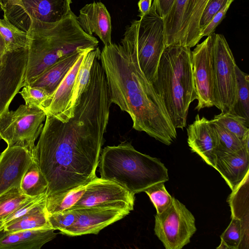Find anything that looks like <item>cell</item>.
Listing matches in <instances>:
<instances>
[{"label":"cell","instance_id":"cb8c5ba5","mask_svg":"<svg viewBox=\"0 0 249 249\" xmlns=\"http://www.w3.org/2000/svg\"><path fill=\"white\" fill-rule=\"evenodd\" d=\"M249 219L231 217L229 226L220 236V244L217 249H249Z\"/></svg>","mask_w":249,"mask_h":249},{"label":"cell","instance_id":"484cf974","mask_svg":"<svg viewBox=\"0 0 249 249\" xmlns=\"http://www.w3.org/2000/svg\"><path fill=\"white\" fill-rule=\"evenodd\" d=\"M48 181L37 163L33 160L23 175L20 184L22 192L30 197L46 193Z\"/></svg>","mask_w":249,"mask_h":249},{"label":"cell","instance_id":"6da1fadb","mask_svg":"<svg viewBox=\"0 0 249 249\" xmlns=\"http://www.w3.org/2000/svg\"><path fill=\"white\" fill-rule=\"evenodd\" d=\"M106 74L92 66L73 116L47 115L32 155L45 176L47 196L87 184L96 177L111 105Z\"/></svg>","mask_w":249,"mask_h":249},{"label":"cell","instance_id":"44dd1931","mask_svg":"<svg viewBox=\"0 0 249 249\" xmlns=\"http://www.w3.org/2000/svg\"><path fill=\"white\" fill-rule=\"evenodd\" d=\"M214 168L233 190L249 172V152L243 148L233 153L217 156Z\"/></svg>","mask_w":249,"mask_h":249},{"label":"cell","instance_id":"30bf717a","mask_svg":"<svg viewBox=\"0 0 249 249\" xmlns=\"http://www.w3.org/2000/svg\"><path fill=\"white\" fill-rule=\"evenodd\" d=\"M71 0H20L0 8L12 24L26 32L33 20L47 23L61 21L71 11Z\"/></svg>","mask_w":249,"mask_h":249},{"label":"cell","instance_id":"3957f363","mask_svg":"<svg viewBox=\"0 0 249 249\" xmlns=\"http://www.w3.org/2000/svg\"><path fill=\"white\" fill-rule=\"evenodd\" d=\"M71 11L56 23L31 21L27 31V63L24 86L62 57L79 49H95L99 41L80 27Z\"/></svg>","mask_w":249,"mask_h":249},{"label":"cell","instance_id":"4316f807","mask_svg":"<svg viewBox=\"0 0 249 249\" xmlns=\"http://www.w3.org/2000/svg\"><path fill=\"white\" fill-rule=\"evenodd\" d=\"M209 0H192L188 15L186 46L192 48L202 38L199 23L201 16Z\"/></svg>","mask_w":249,"mask_h":249},{"label":"cell","instance_id":"52a82bcc","mask_svg":"<svg viewBox=\"0 0 249 249\" xmlns=\"http://www.w3.org/2000/svg\"><path fill=\"white\" fill-rule=\"evenodd\" d=\"M46 117L40 108L25 104L15 110H8L0 116V138L8 146L26 149L32 157L35 142L41 132Z\"/></svg>","mask_w":249,"mask_h":249},{"label":"cell","instance_id":"f35d334b","mask_svg":"<svg viewBox=\"0 0 249 249\" xmlns=\"http://www.w3.org/2000/svg\"><path fill=\"white\" fill-rule=\"evenodd\" d=\"M228 0H209L201 16L199 27L201 33L214 15L225 5ZM202 36V35H201Z\"/></svg>","mask_w":249,"mask_h":249},{"label":"cell","instance_id":"f6af8a7d","mask_svg":"<svg viewBox=\"0 0 249 249\" xmlns=\"http://www.w3.org/2000/svg\"><path fill=\"white\" fill-rule=\"evenodd\" d=\"M4 224L3 221H0V231L4 230Z\"/></svg>","mask_w":249,"mask_h":249},{"label":"cell","instance_id":"4fadbf2b","mask_svg":"<svg viewBox=\"0 0 249 249\" xmlns=\"http://www.w3.org/2000/svg\"><path fill=\"white\" fill-rule=\"evenodd\" d=\"M27 56V47L7 52L0 64V116L24 86Z\"/></svg>","mask_w":249,"mask_h":249},{"label":"cell","instance_id":"9c48e42d","mask_svg":"<svg viewBox=\"0 0 249 249\" xmlns=\"http://www.w3.org/2000/svg\"><path fill=\"white\" fill-rule=\"evenodd\" d=\"M214 77L215 107L221 112H231L235 103L236 64L224 36L213 34Z\"/></svg>","mask_w":249,"mask_h":249},{"label":"cell","instance_id":"ffe728a7","mask_svg":"<svg viewBox=\"0 0 249 249\" xmlns=\"http://www.w3.org/2000/svg\"><path fill=\"white\" fill-rule=\"evenodd\" d=\"M53 229H36L15 232L0 231V249H39L53 239Z\"/></svg>","mask_w":249,"mask_h":249},{"label":"cell","instance_id":"277c9868","mask_svg":"<svg viewBox=\"0 0 249 249\" xmlns=\"http://www.w3.org/2000/svg\"><path fill=\"white\" fill-rule=\"evenodd\" d=\"M151 84L174 127L183 129L189 106L197 100L191 48L177 45L165 47Z\"/></svg>","mask_w":249,"mask_h":249},{"label":"cell","instance_id":"e575fe53","mask_svg":"<svg viewBox=\"0 0 249 249\" xmlns=\"http://www.w3.org/2000/svg\"><path fill=\"white\" fill-rule=\"evenodd\" d=\"M149 196L159 214L166 209L171 204L173 197L165 188L164 182L154 184L144 191Z\"/></svg>","mask_w":249,"mask_h":249},{"label":"cell","instance_id":"d6a6232c","mask_svg":"<svg viewBox=\"0 0 249 249\" xmlns=\"http://www.w3.org/2000/svg\"><path fill=\"white\" fill-rule=\"evenodd\" d=\"M33 197L25 195L20 187H13L0 195V221L4 220Z\"/></svg>","mask_w":249,"mask_h":249},{"label":"cell","instance_id":"ee69618b","mask_svg":"<svg viewBox=\"0 0 249 249\" xmlns=\"http://www.w3.org/2000/svg\"><path fill=\"white\" fill-rule=\"evenodd\" d=\"M19 1L20 0H0V6L17 4Z\"/></svg>","mask_w":249,"mask_h":249},{"label":"cell","instance_id":"ab89813d","mask_svg":"<svg viewBox=\"0 0 249 249\" xmlns=\"http://www.w3.org/2000/svg\"><path fill=\"white\" fill-rule=\"evenodd\" d=\"M234 0H228L225 5L213 17L208 24L201 32L202 37L208 36L214 33L215 28L220 23Z\"/></svg>","mask_w":249,"mask_h":249},{"label":"cell","instance_id":"60d3db41","mask_svg":"<svg viewBox=\"0 0 249 249\" xmlns=\"http://www.w3.org/2000/svg\"><path fill=\"white\" fill-rule=\"evenodd\" d=\"M174 0H154L157 11L160 16L163 18L168 13Z\"/></svg>","mask_w":249,"mask_h":249},{"label":"cell","instance_id":"2e32d148","mask_svg":"<svg viewBox=\"0 0 249 249\" xmlns=\"http://www.w3.org/2000/svg\"><path fill=\"white\" fill-rule=\"evenodd\" d=\"M33 158L20 146L7 147L0 154V195L13 187H19Z\"/></svg>","mask_w":249,"mask_h":249},{"label":"cell","instance_id":"74e56055","mask_svg":"<svg viewBox=\"0 0 249 249\" xmlns=\"http://www.w3.org/2000/svg\"><path fill=\"white\" fill-rule=\"evenodd\" d=\"M47 195L46 193L42 194L37 196H35L32 199L22 205L3 220L4 226L10 222L19 218L33 210L43 200L47 198Z\"/></svg>","mask_w":249,"mask_h":249},{"label":"cell","instance_id":"836d02e7","mask_svg":"<svg viewBox=\"0 0 249 249\" xmlns=\"http://www.w3.org/2000/svg\"><path fill=\"white\" fill-rule=\"evenodd\" d=\"M221 124L241 140L249 135V121L230 112H221L212 119Z\"/></svg>","mask_w":249,"mask_h":249},{"label":"cell","instance_id":"603a6c76","mask_svg":"<svg viewBox=\"0 0 249 249\" xmlns=\"http://www.w3.org/2000/svg\"><path fill=\"white\" fill-rule=\"evenodd\" d=\"M46 201V198L28 213L6 224L3 230L7 232H15L52 228L48 219Z\"/></svg>","mask_w":249,"mask_h":249},{"label":"cell","instance_id":"ac0fdd59","mask_svg":"<svg viewBox=\"0 0 249 249\" xmlns=\"http://www.w3.org/2000/svg\"><path fill=\"white\" fill-rule=\"evenodd\" d=\"M78 24L88 34L95 33L104 46L111 42V21L110 15L101 2L93 1L85 5L76 17Z\"/></svg>","mask_w":249,"mask_h":249},{"label":"cell","instance_id":"4dcf8cb0","mask_svg":"<svg viewBox=\"0 0 249 249\" xmlns=\"http://www.w3.org/2000/svg\"><path fill=\"white\" fill-rule=\"evenodd\" d=\"M0 34L4 39L7 52L28 46L27 33L12 24L4 15L2 18H0Z\"/></svg>","mask_w":249,"mask_h":249},{"label":"cell","instance_id":"8fae6325","mask_svg":"<svg viewBox=\"0 0 249 249\" xmlns=\"http://www.w3.org/2000/svg\"><path fill=\"white\" fill-rule=\"evenodd\" d=\"M196 46L192 51V64L197 100L195 109L199 111L216 106L213 34Z\"/></svg>","mask_w":249,"mask_h":249},{"label":"cell","instance_id":"5bb4252c","mask_svg":"<svg viewBox=\"0 0 249 249\" xmlns=\"http://www.w3.org/2000/svg\"><path fill=\"white\" fill-rule=\"evenodd\" d=\"M74 210L77 214L76 220L70 227L61 232V234L70 236L97 234L102 229L122 219L130 212L126 209L106 206Z\"/></svg>","mask_w":249,"mask_h":249},{"label":"cell","instance_id":"b9f144b4","mask_svg":"<svg viewBox=\"0 0 249 249\" xmlns=\"http://www.w3.org/2000/svg\"><path fill=\"white\" fill-rule=\"evenodd\" d=\"M152 0H140L138 3L139 12L138 16L141 18L147 14L152 6Z\"/></svg>","mask_w":249,"mask_h":249},{"label":"cell","instance_id":"d6986e66","mask_svg":"<svg viewBox=\"0 0 249 249\" xmlns=\"http://www.w3.org/2000/svg\"><path fill=\"white\" fill-rule=\"evenodd\" d=\"M192 1L174 0L168 13L162 18L164 47L170 45L186 46L188 15Z\"/></svg>","mask_w":249,"mask_h":249},{"label":"cell","instance_id":"9a60e30c","mask_svg":"<svg viewBox=\"0 0 249 249\" xmlns=\"http://www.w3.org/2000/svg\"><path fill=\"white\" fill-rule=\"evenodd\" d=\"M93 49L82 53L56 89L42 102L40 108L46 115H52L62 122L72 116L70 107L76 77L86 54Z\"/></svg>","mask_w":249,"mask_h":249},{"label":"cell","instance_id":"7bdbcfd3","mask_svg":"<svg viewBox=\"0 0 249 249\" xmlns=\"http://www.w3.org/2000/svg\"><path fill=\"white\" fill-rule=\"evenodd\" d=\"M6 53L5 44L2 36L0 34V64L3 63Z\"/></svg>","mask_w":249,"mask_h":249},{"label":"cell","instance_id":"d4e9b609","mask_svg":"<svg viewBox=\"0 0 249 249\" xmlns=\"http://www.w3.org/2000/svg\"><path fill=\"white\" fill-rule=\"evenodd\" d=\"M86 185L47 196L46 205L48 214L60 213L71 209L83 196Z\"/></svg>","mask_w":249,"mask_h":249},{"label":"cell","instance_id":"8992f818","mask_svg":"<svg viewBox=\"0 0 249 249\" xmlns=\"http://www.w3.org/2000/svg\"><path fill=\"white\" fill-rule=\"evenodd\" d=\"M123 39L135 47L140 68L151 83L165 48L162 18L154 2L147 14L126 27Z\"/></svg>","mask_w":249,"mask_h":249},{"label":"cell","instance_id":"83f0119b","mask_svg":"<svg viewBox=\"0 0 249 249\" xmlns=\"http://www.w3.org/2000/svg\"><path fill=\"white\" fill-rule=\"evenodd\" d=\"M216 138V157L230 154L244 148L243 142L217 122L210 120Z\"/></svg>","mask_w":249,"mask_h":249},{"label":"cell","instance_id":"5b68a950","mask_svg":"<svg viewBox=\"0 0 249 249\" xmlns=\"http://www.w3.org/2000/svg\"><path fill=\"white\" fill-rule=\"evenodd\" d=\"M99 165L101 178L134 194L169 180L168 169L160 159L141 153L126 141L102 150Z\"/></svg>","mask_w":249,"mask_h":249},{"label":"cell","instance_id":"d590c367","mask_svg":"<svg viewBox=\"0 0 249 249\" xmlns=\"http://www.w3.org/2000/svg\"><path fill=\"white\" fill-rule=\"evenodd\" d=\"M76 215L74 209H69L60 213L49 214L48 219L52 228L61 232L74 223Z\"/></svg>","mask_w":249,"mask_h":249},{"label":"cell","instance_id":"1f68e13d","mask_svg":"<svg viewBox=\"0 0 249 249\" xmlns=\"http://www.w3.org/2000/svg\"><path fill=\"white\" fill-rule=\"evenodd\" d=\"M100 52L101 51L98 47L88 52L79 69L75 80L70 107L71 112L72 116H73L75 104L89 82L91 68L94 59L96 55Z\"/></svg>","mask_w":249,"mask_h":249},{"label":"cell","instance_id":"ba28073f","mask_svg":"<svg viewBox=\"0 0 249 249\" xmlns=\"http://www.w3.org/2000/svg\"><path fill=\"white\" fill-rule=\"evenodd\" d=\"M195 222L192 213L173 197L170 206L155 215V234L166 249H181L196 231Z\"/></svg>","mask_w":249,"mask_h":249},{"label":"cell","instance_id":"f546056e","mask_svg":"<svg viewBox=\"0 0 249 249\" xmlns=\"http://www.w3.org/2000/svg\"><path fill=\"white\" fill-rule=\"evenodd\" d=\"M249 172L242 181L233 190L229 196V204L231 207V217L240 219H249Z\"/></svg>","mask_w":249,"mask_h":249},{"label":"cell","instance_id":"7c38bea8","mask_svg":"<svg viewBox=\"0 0 249 249\" xmlns=\"http://www.w3.org/2000/svg\"><path fill=\"white\" fill-rule=\"evenodd\" d=\"M134 201V194L115 182L96 176L87 184L83 196L71 209L106 206L131 211Z\"/></svg>","mask_w":249,"mask_h":249},{"label":"cell","instance_id":"7402d4cb","mask_svg":"<svg viewBox=\"0 0 249 249\" xmlns=\"http://www.w3.org/2000/svg\"><path fill=\"white\" fill-rule=\"evenodd\" d=\"M86 50L87 49L78 50L60 58L39 74L29 85L41 87L49 95L51 94Z\"/></svg>","mask_w":249,"mask_h":249},{"label":"cell","instance_id":"e0dca14e","mask_svg":"<svg viewBox=\"0 0 249 249\" xmlns=\"http://www.w3.org/2000/svg\"><path fill=\"white\" fill-rule=\"evenodd\" d=\"M187 142L192 152L207 164L214 167L216 158V138L210 120L197 114L187 128Z\"/></svg>","mask_w":249,"mask_h":249},{"label":"cell","instance_id":"7a4b0ae2","mask_svg":"<svg viewBox=\"0 0 249 249\" xmlns=\"http://www.w3.org/2000/svg\"><path fill=\"white\" fill-rule=\"evenodd\" d=\"M104 46L100 59L111 103L127 112L133 128L169 145L177 138L161 101L142 71L136 50L129 42Z\"/></svg>","mask_w":249,"mask_h":249},{"label":"cell","instance_id":"f1b7e54d","mask_svg":"<svg viewBox=\"0 0 249 249\" xmlns=\"http://www.w3.org/2000/svg\"><path fill=\"white\" fill-rule=\"evenodd\" d=\"M235 72L237 79L236 101L231 113L249 121V75L242 71L237 65Z\"/></svg>","mask_w":249,"mask_h":249},{"label":"cell","instance_id":"8d00e7d4","mask_svg":"<svg viewBox=\"0 0 249 249\" xmlns=\"http://www.w3.org/2000/svg\"><path fill=\"white\" fill-rule=\"evenodd\" d=\"M19 93L26 105L39 108L42 102L49 95L44 89L29 85L24 86Z\"/></svg>","mask_w":249,"mask_h":249}]
</instances>
